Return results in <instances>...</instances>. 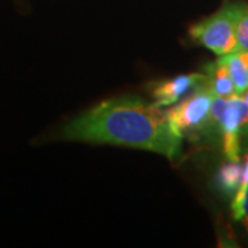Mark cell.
<instances>
[{"label":"cell","instance_id":"3","mask_svg":"<svg viewBox=\"0 0 248 248\" xmlns=\"http://www.w3.org/2000/svg\"><path fill=\"white\" fill-rule=\"evenodd\" d=\"M213 99V91L208 87L204 76L203 81L189 97L166 110L175 133L182 138H195L203 131H208V119Z\"/></svg>","mask_w":248,"mask_h":248},{"label":"cell","instance_id":"5","mask_svg":"<svg viewBox=\"0 0 248 248\" xmlns=\"http://www.w3.org/2000/svg\"><path fill=\"white\" fill-rule=\"evenodd\" d=\"M204 80V73H189L181 75L175 79L160 83L153 91L155 105L159 108L170 107L178 102L187 91L195 90Z\"/></svg>","mask_w":248,"mask_h":248},{"label":"cell","instance_id":"10","mask_svg":"<svg viewBox=\"0 0 248 248\" xmlns=\"http://www.w3.org/2000/svg\"><path fill=\"white\" fill-rule=\"evenodd\" d=\"M232 210H233L234 219H237V221H241L243 218L248 217V184L244 189V192H243V195L233 200Z\"/></svg>","mask_w":248,"mask_h":248},{"label":"cell","instance_id":"8","mask_svg":"<svg viewBox=\"0 0 248 248\" xmlns=\"http://www.w3.org/2000/svg\"><path fill=\"white\" fill-rule=\"evenodd\" d=\"M243 178V166H240V161H231L225 164L218 172V185L223 192L233 193L237 192Z\"/></svg>","mask_w":248,"mask_h":248},{"label":"cell","instance_id":"2","mask_svg":"<svg viewBox=\"0 0 248 248\" xmlns=\"http://www.w3.org/2000/svg\"><path fill=\"white\" fill-rule=\"evenodd\" d=\"M244 3H225L213 16L192 25L189 33L196 43L218 57L236 50V27Z\"/></svg>","mask_w":248,"mask_h":248},{"label":"cell","instance_id":"9","mask_svg":"<svg viewBox=\"0 0 248 248\" xmlns=\"http://www.w3.org/2000/svg\"><path fill=\"white\" fill-rule=\"evenodd\" d=\"M236 50L248 51V4L246 3L236 27Z\"/></svg>","mask_w":248,"mask_h":248},{"label":"cell","instance_id":"1","mask_svg":"<svg viewBox=\"0 0 248 248\" xmlns=\"http://www.w3.org/2000/svg\"><path fill=\"white\" fill-rule=\"evenodd\" d=\"M69 141L112 143L160 153L170 160L181 155L182 137L167 113L138 98H117L99 104L62 128Z\"/></svg>","mask_w":248,"mask_h":248},{"label":"cell","instance_id":"11","mask_svg":"<svg viewBox=\"0 0 248 248\" xmlns=\"http://www.w3.org/2000/svg\"><path fill=\"white\" fill-rule=\"evenodd\" d=\"M241 222H243V225H244V228H246V231H247V234H248V217L243 218V219H241Z\"/></svg>","mask_w":248,"mask_h":248},{"label":"cell","instance_id":"6","mask_svg":"<svg viewBox=\"0 0 248 248\" xmlns=\"http://www.w3.org/2000/svg\"><path fill=\"white\" fill-rule=\"evenodd\" d=\"M219 61L229 72L236 94L241 95L248 90V51L234 50L232 53L221 55Z\"/></svg>","mask_w":248,"mask_h":248},{"label":"cell","instance_id":"4","mask_svg":"<svg viewBox=\"0 0 248 248\" xmlns=\"http://www.w3.org/2000/svg\"><path fill=\"white\" fill-rule=\"evenodd\" d=\"M219 134L223 140V152L231 161H240V115L237 94L228 98V104L219 122Z\"/></svg>","mask_w":248,"mask_h":248},{"label":"cell","instance_id":"7","mask_svg":"<svg viewBox=\"0 0 248 248\" xmlns=\"http://www.w3.org/2000/svg\"><path fill=\"white\" fill-rule=\"evenodd\" d=\"M204 76H205V81L208 87L213 91L215 97L229 98L236 94L231 75L226 69V66L219 61V58L217 61L205 65Z\"/></svg>","mask_w":248,"mask_h":248}]
</instances>
